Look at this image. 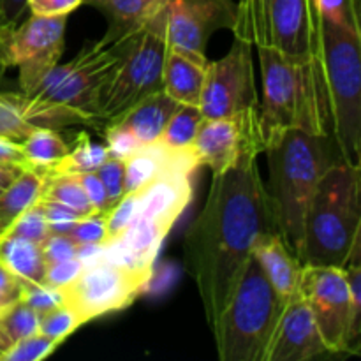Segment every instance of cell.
Masks as SVG:
<instances>
[{
	"instance_id": "8d00e7d4",
	"label": "cell",
	"mask_w": 361,
	"mask_h": 361,
	"mask_svg": "<svg viewBox=\"0 0 361 361\" xmlns=\"http://www.w3.org/2000/svg\"><path fill=\"white\" fill-rule=\"evenodd\" d=\"M78 249H80V245L69 235H55V233H49L44 242L41 243L42 257H44L46 264L78 257Z\"/></svg>"
},
{
	"instance_id": "b9f144b4",
	"label": "cell",
	"mask_w": 361,
	"mask_h": 361,
	"mask_svg": "<svg viewBox=\"0 0 361 361\" xmlns=\"http://www.w3.org/2000/svg\"><path fill=\"white\" fill-rule=\"evenodd\" d=\"M25 9H27L25 0H0V16L11 30L21 23Z\"/></svg>"
},
{
	"instance_id": "d4e9b609",
	"label": "cell",
	"mask_w": 361,
	"mask_h": 361,
	"mask_svg": "<svg viewBox=\"0 0 361 361\" xmlns=\"http://www.w3.org/2000/svg\"><path fill=\"white\" fill-rule=\"evenodd\" d=\"M69 148L59 130L49 129V127H35L21 143V152H23L28 168L39 169V171H44L62 161Z\"/></svg>"
},
{
	"instance_id": "d590c367",
	"label": "cell",
	"mask_w": 361,
	"mask_h": 361,
	"mask_svg": "<svg viewBox=\"0 0 361 361\" xmlns=\"http://www.w3.org/2000/svg\"><path fill=\"white\" fill-rule=\"evenodd\" d=\"M39 201H41L42 210H44V217L46 222H48L49 233H55V235H69V231L76 224L78 219L83 217L78 212L71 210V208L63 207L60 203H53V201L46 200Z\"/></svg>"
},
{
	"instance_id": "30bf717a",
	"label": "cell",
	"mask_w": 361,
	"mask_h": 361,
	"mask_svg": "<svg viewBox=\"0 0 361 361\" xmlns=\"http://www.w3.org/2000/svg\"><path fill=\"white\" fill-rule=\"evenodd\" d=\"M231 32L252 48L309 55L319 49L314 0H238Z\"/></svg>"
},
{
	"instance_id": "ee69618b",
	"label": "cell",
	"mask_w": 361,
	"mask_h": 361,
	"mask_svg": "<svg viewBox=\"0 0 361 361\" xmlns=\"http://www.w3.org/2000/svg\"><path fill=\"white\" fill-rule=\"evenodd\" d=\"M23 169H25L23 166L13 164V162L0 161V194H2V190L6 189V187L9 185V183L13 182V180L16 178V176L20 175Z\"/></svg>"
},
{
	"instance_id": "bcb514c9",
	"label": "cell",
	"mask_w": 361,
	"mask_h": 361,
	"mask_svg": "<svg viewBox=\"0 0 361 361\" xmlns=\"http://www.w3.org/2000/svg\"><path fill=\"white\" fill-rule=\"evenodd\" d=\"M9 345H11V341H9V338H7L6 331H4L2 324H0V355H2V353L6 351V349L9 348Z\"/></svg>"
},
{
	"instance_id": "5b68a950",
	"label": "cell",
	"mask_w": 361,
	"mask_h": 361,
	"mask_svg": "<svg viewBox=\"0 0 361 361\" xmlns=\"http://www.w3.org/2000/svg\"><path fill=\"white\" fill-rule=\"evenodd\" d=\"M197 168L192 152L180 155L169 168L134 192L136 210L122 236L104 245L102 254L141 271L154 274L166 236L192 200L190 176Z\"/></svg>"
},
{
	"instance_id": "74e56055",
	"label": "cell",
	"mask_w": 361,
	"mask_h": 361,
	"mask_svg": "<svg viewBox=\"0 0 361 361\" xmlns=\"http://www.w3.org/2000/svg\"><path fill=\"white\" fill-rule=\"evenodd\" d=\"M85 268V263L80 257H73V259L59 261V263L46 264L44 271V284L51 286V288H63L69 282H73L74 279L80 275V271Z\"/></svg>"
},
{
	"instance_id": "ffe728a7",
	"label": "cell",
	"mask_w": 361,
	"mask_h": 361,
	"mask_svg": "<svg viewBox=\"0 0 361 361\" xmlns=\"http://www.w3.org/2000/svg\"><path fill=\"white\" fill-rule=\"evenodd\" d=\"M210 60L207 56L168 48L162 69V90L178 104L200 106Z\"/></svg>"
},
{
	"instance_id": "9c48e42d",
	"label": "cell",
	"mask_w": 361,
	"mask_h": 361,
	"mask_svg": "<svg viewBox=\"0 0 361 361\" xmlns=\"http://www.w3.org/2000/svg\"><path fill=\"white\" fill-rule=\"evenodd\" d=\"M166 51L161 13L134 34L122 60L106 80L97 104L99 129L120 122L143 99L162 90Z\"/></svg>"
},
{
	"instance_id": "9a60e30c",
	"label": "cell",
	"mask_w": 361,
	"mask_h": 361,
	"mask_svg": "<svg viewBox=\"0 0 361 361\" xmlns=\"http://www.w3.org/2000/svg\"><path fill=\"white\" fill-rule=\"evenodd\" d=\"M249 108H259L252 46L235 39L228 55L208 63L200 109L204 118H221Z\"/></svg>"
},
{
	"instance_id": "60d3db41",
	"label": "cell",
	"mask_w": 361,
	"mask_h": 361,
	"mask_svg": "<svg viewBox=\"0 0 361 361\" xmlns=\"http://www.w3.org/2000/svg\"><path fill=\"white\" fill-rule=\"evenodd\" d=\"M21 291H23V281L11 274L2 263H0V312L11 307L13 303L20 302Z\"/></svg>"
},
{
	"instance_id": "52a82bcc",
	"label": "cell",
	"mask_w": 361,
	"mask_h": 361,
	"mask_svg": "<svg viewBox=\"0 0 361 361\" xmlns=\"http://www.w3.org/2000/svg\"><path fill=\"white\" fill-rule=\"evenodd\" d=\"M286 302L250 256L212 330L221 361H264Z\"/></svg>"
},
{
	"instance_id": "ac0fdd59",
	"label": "cell",
	"mask_w": 361,
	"mask_h": 361,
	"mask_svg": "<svg viewBox=\"0 0 361 361\" xmlns=\"http://www.w3.org/2000/svg\"><path fill=\"white\" fill-rule=\"evenodd\" d=\"M324 353L312 312L298 293L286 302L264 361H307Z\"/></svg>"
},
{
	"instance_id": "836d02e7",
	"label": "cell",
	"mask_w": 361,
	"mask_h": 361,
	"mask_svg": "<svg viewBox=\"0 0 361 361\" xmlns=\"http://www.w3.org/2000/svg\"><path fill=\"white\" fill-rule=\"evenodd\" d=\"M69 236L78 245H106V242H108L106 214L83 215L73 226Z\"/></svg>"
},
{
	"instance_id": "ab89813d",
	"label": "cell",
	"mask_w": 361,
	"mask_h": 361,
	"mask_svg": "<svg viewBox=\"0 0 361 361\" xmlns=\"http://www.w3.org/2000/svg\"><path fill=\"white\" fill-rule=\"evenodd\" d=\"M27 9L39 16H67L83 4V0H25Z\"/></svg>"
},
{
	"instance_id": "83f0119b",
	"label": "cell",
	"mask_w": 361,
	"mask_h": 361,
	"mask_svg": "<svg viewBox=\"0 0 361 361\" xmlns=\"http://www.w3.org/2000/svg\"><path fill=\"white\" fill-rule=\"evenodd\" d=\"M35 127L21 113L20 94H0V137L21 145Z\"/></svg>"
},
{
	"instance_id": "4fadbf2b",
	"label": "cell",
	"mask_w": 361,
	"mask_h": 361,
	"mask_svg": "<svg viewBox=\"0 0 361 361\" xmlns=\"http://www.w3.org/2000/svg\"><path fill=\"white\" fill-rule=\"evenodd\" d=\"M197 166H207L212 176L222 175L264 152L259 108H249L221 118H203L192 148Z\"/></svg>"
},
{
	"instance_id": "ba28073f",
	"label": "cell",
	"mask_w": 361,
	"mask_h": 361,
	"mask_svg": "<svg viewBox=\"0 0 361 361\" xmlns=\"http://www.w3.org/2000/svg\"><path fill=\"white\" fill-rule=\"evenodd\" d=\"M319 56L341 161H361V30L319 18Z\"/></svg>"
},
{
	"instance_id": "5bb4252c",
	"label": "cell",
	"mask_w": 361,
	"mask_h": 361,
	"mask_svg": "<svg viewBox=\"0 0 361 361\" xmlns=\"http://www.w3.org/2000/svg\"><path fill=\"white\" fill-rule=\"evenodd\" d=\"M67 16L32 14L13 28L7 39V62L20 71L21 94L28 95L60 62Z\"/></svg>"
},
{
	"instance_id": "603a6c76",
	"label": "cell",
	"mask_w": 361,
	"mask_h": 361,
	"mask_svg": "<svg viewBox=\"0 0 361 361\" xmlns=\"http://www.w3.org/2000/svg\"><path fill=\"white\" fill-rule=\"evenodd\" d=\"M44 173L25 168L0 194V235L41 197Z\"/></svg>"
},
{
	"instance_id": "e575fe53",
	"label": "cell",
	"mask_w": 361,
	"mask_h": 361,
	"mask_svg": "<svg viewBox=\"0 0 361 361\" xmlns=\"http://www.w3.org/2000/svg\"><path fill=\"white\" fill-rule=\"evenodd\" d=\"M21 302L44 316L49 310L56 309L63 303L62 291L46 284H35V282H23V291H21Z\"/></svg>"
},
{
	"instance_id": "2e32d148",
	"label": "cell",
	"mask_w": 361,
	"mask_h": 361,
	"mask_svg": "<svg viewBox=\"0 0 361 361\" xmlns=\"http://www.w3.org/2000/svg\"><path fill=\"white\" fill-rule=\"evenodd\" d=\"M236 18L233 0H169L162 11L168 48L207 56V44L217 30H231Z\"/></svg>"
},
{
	"instance_id": "f546056e",
	"label": "cell",
	"mask_w": 361,
	"mask_h": 361,
	"mask_svg": "<svg viewBox=\"0 0 361 361\" xmlns=\"http://www.w3.org/2000/svg\"><path fill=\"white\" fill-rule=\"evenodd\" d=\"M59 345V342L51 341L37 331V334L28 335V337L11 344L0 355V361H41L53 355Z\"/></svg>"
},
{
	"instance_id": "277c9868",
	"label": "cell",
	"mask_w": 361,
	"mask_h": 361,
	"mask_svg": "<svg viewBox=\"0 0 361 361\" xmlns=\"http://www.w3.org/2000/svg\"><path fill=\"white\" fill-rule=\"evenodd\" d=\"M330 140L302 129H288L264 145L270 171L267 192L275 224L298 259L310 200L323 173L335 162Z\"/></svg>"
},
{
	"instance_id": "f35d334b",
	"label": "cell",
	"mask_w": 361,
	"mask_h": 361,
	"mask_svg": "<svg viewBox=\"0 0 361 361\" xmlns=\"http://www.w3.org/2000/svg\"><path fill=\"white\" fill-rule=\"evenodd\" d=\"M78 180H80L81 187H83L85 194H87L88 203L94 208V212H97V214H106V212H108V196H106V189L104 185H102L101 178L97 176V173H80V175H78Z\"/></svg>"
},
{
	"instance_id": "d6986e66",
	"label": "cell",
	"mask_w": 361,
	"mask_h": 361,
	"mask_svg": "<svg viewBox=\"0 0 361 361\" xmlns=\"http://www.w3.org/2000/svg\"><path fill=\"white\" fill-rule=\"evenodd\" d=\"M252 256L261 264L268 281L284 302L298 295L303 264L289 249L281 233L274 231L261 236L254 245Z\"/></svg>"
},
{
	"instance_id": "3957f363",
	"label": "cell",
	"mask_w": 361,
	"mask_h": 361,
	"mask_svg": "<svg viewBox=\"0 0 361 361\" xmlns=\"http://www.w3.org/2000/svg\"><path fill=\"white\" fill-rule=\"evenodd\" d=\"M263 76L259 122L263 141L288 129H302L331 137V111L319 49L309 55H289L277 49H257Z\"/></svg>"
},
{
	"instance_id": "4dcf8cb0",
	"label": "cell",
	"mask_w": 361,
	"mask_h": 361,
	"mask_svg": "<svg viewBox=\"0 0 361 361\" xmlns=\"http://www.w3.org/2000/svg\"><path fill=\"white\" fill-rule=\"evenodd\" d=\"M81 326L76 314L67 305H60L56 309L49 310L44 316H41V324H39V334L46 335L51 341L62 344L67 337L74 334Z\"/></svg>"
},
{
	"instance_id": "f1b7e54d",
	"label": "cell",
	"mask_w": 361,
	"mask_h": 361,
	"mask_svg": "<svg viewBox=\"0 0 361 361\" xmlns=\"http://www.w3.org/2000/svg\"><path fill=\"white\" fill-rule=\"evenodd\" d=\"M0 324H2L11 344H14L28 335L37 334L39 324H41V314L35 312L32 307L20 300L0 312Z\"/></svg>"
},
{
	"instance_id": "cb8c5ba5",
	"label": "cell",
	"mask_w": 361,
	"mask_h": 361,
	"mask_svg": "<svg viewBox=\"0 0 361 361\" xmlns=\"http://www.w3.org/2000/svg\"><path fill=\"white\" fill-rule=\"evenodd\" d=\"M203 118L200 106L178 104L169 116L157 143L169 154L190 152Z\"/></svg>"
},
{
	"instance_id": "7c38bea8",
	"label": "cell",
	"mask_w": 361,
	"mask_h": 361,
	"mask_svg": "<svg viewBox=\"0 0 361 361\" xmlns=\"http://www.w3.org/2000/svg\"><path fill=\"white\" fill-rule=\"evenodd\" d=\"M150 271H141L104 256L85 264L73 282L60 288L63 305L81 324L127 309L150 282Z\"/></svg>"
},
{
	"instance_id": "7bdbcfd3",
	"label": "cell",
	"mask_w": 361,
	"mask_h": 361,
	"mask_svg": "<svg viewBox=\"0 0 361 361\" xmlns=\"http://www.w3.org/2000/svg\"><path fill=\"white\" fill-rule=\"evenodd\" d=\"M0 161L13 162V164L28 168L27 161L23 157V152H21V145L4 140V137H0Z\"/></svg>"
},
{
	"instance_id": "44dd1931",
	"label": "cell",
	"mask_w": 361,
	"mask_h": 361,
	"mask_svg": "<svg viewBox=\"0 0 361 361\" xmlns=\"http://www.w3.org/2000/svg\"><path fill=\"white\" fill-rule=\"evenodd\" d=\"M83 4L106 16L108 30L104 37L120 39L147 27L166 9L169 0H83Z\"/></svg>"
},
{
	"instance_id": "7402d4cb",
	"label": "cell",
	"mask_w": 361,
	"mask_h": 361,
	"mask_svg": "<svg viewBox=\"0 0 361 361\" xmlns=\"http://www.w3.org/2000/svg\"><path fill=\"white\" fill-rule=\"evenodd\" d=\"M0 263L20 281L44 284L46 261L41 243L4 233L0 235Z\"/></svg>"
},
{
	"instance_id": "8992f818",
	"label": "cell",
	"mask_w": 361,
	"mask_h": 361,
	"mask_svg": "<svg viewBox=\"0 0 361 361\" xmlns=\"http://www.w3.org/2000/svg\"><path fill=\"white\" fill-rule=\"evenodd\" d=\"M360 228V168L338 159L323 173L310 200L300 261L344 268L361 236Z\"/></svg>"
},
{
	"instance_id": "f6af8a7d",
	"label": "cell",
	"mask_w": 361,
	"mask_h": 361,
	"mask_svg": "<svg viewBox=\"0 0 361 361\" xmlns=\"http://www.w3.org/2000/svg\"><path fill=\"white\" fill-rule=\"evenodd\" d=\"M11 28L6 27L2 16H0V81H2L4 74L9 69V62H7V39H9Z\"/></svg>"
},
{
	"instance_id": "484cf974",
	"label": "cell",
	"mask_w": 361,
	"mask_h": 361,
	"mask_svg": "<svg viewBox=\"0 0 361 361\" xmlns=\"http://www.w3.org/2000/svg\"><path fill=\"white\" fill-rule=\"evenodd\" d=\"M108 157L109 150L106 145L94 143L87 133H80L74 137V145L69 148L66 157L42 173L44 175H80V173L95 171Z\"/></svg>"
},
{
	"instance_id": "e0dca14e",
	"label": "cell",
	"mask_w": 361,
	"mask_h": 361,
	"mask_svg": "<svg viewBox=\"0 0 361 361\" xmlns=\"http://www.w3.org/2000/svg\"><path fill=\"white\" fill-rule=\"evenodd\" d=\"M176 106L178 102L164 90H159L134 106L120 122L104 127V145L109 157L126 159L141 148L157 143Z\"/></svg>"
},
{
	"instance_id": "d6a6232c",
	"label": "cell",
	"mask_w": 361,
	"mask_h": 361,
	"mask_svg": "<svg viewBox=\"0 0 361 361\" xmlns=\"http://www.w3.org/2000/svg\"><path fill=\"white\" fill-rule=\"evenodd\" d=\"M95 173L104 185L108 210H111L126 196V161L118 157H108L95 169Z\"/></svg>"
},
{
	"instance_id": "4316f807",
	"label": "cell",
	"mask_w": 361,
	"mask_h": 361,
	"mask_svg": "<svg viewBox=\"0 0 361 361\" xmlns=\"http://www.w3.org/2000/svg\"><path fill=\"white\" fill-rule=\"evenodd\" d=\"M44 187L39 200L60 203L80 215L97 214L90 207L78 175H44Z\"/></svg>"
},
{
	"instance_id": "6da1fadb",
	"label": "cell",
	"mask_w": 361,
	"mask_h": 361,
	"mask_svg": "<svg viewBox=\"0 0 361 361\" xmlns=\"http://www.w3.org/2000/svg\"><path fill=\"white\" fill-rule=\"evenodd\" d=\"M279 231L257 157L212 176L203 210L183 243L185 270L197 288L210 331L261 236Z\"/></svg>"
},
{
	"instance_id": "8fae6325",
	"label": "cell",
	"mask_w": 361,
	"mask_h": 361,
	"mask_svg": "<svg viewBox=\"0 0 361 361\" xmlns=\"http://www.w3.org/2000/svg\"><path fill=\"white\" fill-rule=\"evenodd\" d=\"M298 293L309 305L328 353H358L361 309L353 303L345 268L303 264Z\"/></svg>"
},
{
	"instance_id": "7a4b0ae2",
	"label": "cell",
	"mask_w": 361,
	"mask_h": 361,
	"mask_svg": "<svg viewBox=\"0 0 361 361\" xmlns=\"http://www.w3.org/2000/svg\"><path fill=\"white\" fill-rule=\"evenodd\" d=\"M133 35L102 37L88 42L69 62L56 63L32 94L20 92L21 113L37 127H97L99 95L106 80L122 60Z\"/></svg>"
},
{
	"instance_id": "1f68e13d",
	"label": "cell",
	"mask_w": 361,
	"mask_h": 361,
	"mask_svg": "<svg viewBox=\"0 0 361 361\" xmlns=\"http://www.w3.org/2000/svg\"><path fill=\"white\" fill-rule=\"evenodd\" d=\"M4 233H9V235L21 236V238L32 240L35 243H42L46 240V236L49 235L48 222H46L44 210H42L41 201H37L35 204H32L28 210H25L9 228ZM2 233V235H4Z\"/></svg>"
}]
</instances>
